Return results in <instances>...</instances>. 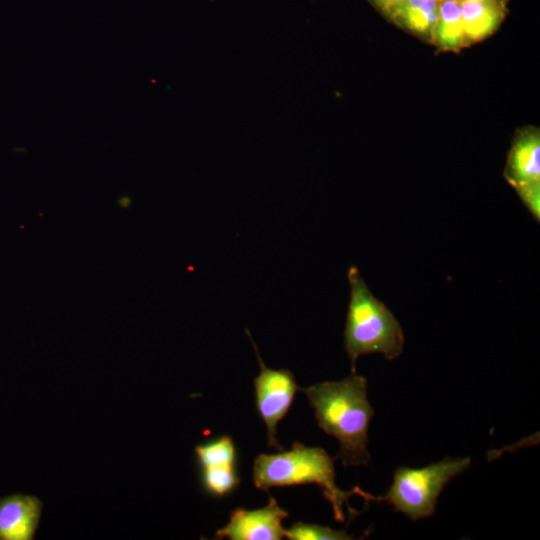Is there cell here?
<instances>
[{"instance_id": "obj_1", "label": "cell", "mask_w": 540, "mask_h": 540, "mask_svg": "<svg viewBox=\"0 0 540 540\" xmlns=\"http://www.w3.org/2000/svg\"><path fill=\"white\" fill-rule=\"evenodd\" d=\"M299 390L307 396L318 426L339 442L337 458L343 465H368V429L374 410L368 400L366 378L352 373L339 381Z\"/></svg>"}, {"instance_id": "obj_2", "label": "cell", "mask_w": 540, "mask_h": 540, "mask_svg": "<svg viewBox=\"0 0 540 540\" xmlns=\"http://www.w3.org/2000/svg\"><path fill=\"white\" fill-rule=\"evenodd\" d=\"M253 482L256 488L265 491L273 487L317 484L330 502L338 522L345 521L344 505L351 517L357 514L348 502L352 495L358 494L367 502L380 501V496L368 494L359 487L351 491L339 489L335 482L334 459L320 447L300 443H294L288 451L258 455L253 464Z\"/></svg>"}, {"instance_id": "obj_3", "label": "cell", "mask_w": 540, "mask_h": 540, "mask_svg": "<svg viewBox=\"0 0 540 540\" xmlns=\"http://www.w3.org/2000/svg\"><path fill=\"white\" fill-rule=\"evenodd\" d=\"M350 300L344 329V348L355 373L357 359L380 353L387 360L401 355L404 346L402 327L390 309L377 299L356 266L347 272Z\"/></svg>"}, {"instance_id": "obj_4", "label": "cell", "mask_w": 540, "mask_h": 540, "mask_svg": "<svg viewBox=\"0 0 540 540\" xmlns=\"http://www.w3.org/2000/svg\"><path fill=\"white\" fill-rule=\"evenodd\" d=\"M471 464L469 457L451 458L431 463L423 468L398 467L393 481L380 501L393 506L412 521L430 517L444 487Z\"/></svg>"}, {"instance_id": "obj_5", "label": "cell", "mask_w": 540, "mask_h": 540, "mask_svg": "<svg viewBox=\"0 0 540 540\" xmlns=\"http://www.w3.org/2000/svg\"><path fill=\"white\" fill-rule=\"evenodd\" d=\"M255 349L260 372L254 379L257 410L267 428L268 445L283 451L277 440V425L287 414L293 398L299 390L295 376L288 369L268 368L261 358L258 348L246 329Z\"/></svg>"}, {"instance_id": "obj_6", "label": "cell", "mask_w": 540, "mask_h": 540, "mask_svg": "<svg viewBox=\"0 0 540 540\" xmlns=\"http://www.w3.org/2000/svg\"><path fill=\"white\" fill-rule=\"evenodd\" d=\"M288 512L273 497L259 509H235L229 522L216 532V538L231 540H280L284 537L282 521Z\"/></svg>"}, {"instance_id": "obj_7", "label": "cell", "mask_w": 540, "mask_h": 540, "mask_svg": "<svg viewBox=\"0 0 540 540\" xmlns=\"http://www.w3.org/2000/svg\"><path fill=\"white\" fill-rule=\"evenodd\" d=\"M42 501L15 493L0 497V540H32L42 513Z\"/></svg>"}, {"instance_id": "obj_8", "label": "cell", "mask_w": 540, "mask_h": 540, "mask_svg": "<svg viewBox=\"0 0 540 540\" xmlns=\"http://www.w3.org/2000/svg\"><path fill=\"white\" fill-rule=\"evenodd\" d=\"M503 175L513 186L540 181V131L525 126L516 131Z\"/></svg>"}, {"instance_id": "obj_9", "label": "cell", "mask_w": 540, "mask_h": 540, "mask_svg": "<svg viewBox=\"0 0 540 540\" xmlns=\"http://www.w3.org/2000/svg\"><path fill=\"white\" fill-rule=\"evenodd\" d=\"M461 3L465 47L491 36L505 19L507 3L468 0Z\"/></svg>"}, {"instance_id": "obj_10", "label": "cell", "mask_w": 540, "mask_h": 540, "mask_svg": "<svg viewBox=\"0 0 540 540\" xmlns=\"http://www.w3.org/2000/svg\"><path fill=\"white\" fill-rule=\"evenodd\" d=\"M442 0H403L387 17L394 25L431 44Z\"/></svg>"}, {"instance_id": "obj_11", "label": "cell", "mask_w": 540, "mask_h": 540, "mask_svg": "<svg viewBox=\"0 0 540 540\" xmlns=\"http://www.w3.org/2000/svg\"><path fill=\"white\" fill-rule=\"evenodd\" d=\"M439 52H458L465 48V36L458 0H442L431 40Z\"/></svg>"}, {"instance_id": "obj_12", "label": "cell", "mask_w": 540, "mask_h": 540, "mask_svg": "<svg viewBox=\"0 0 540 540\" xmlns=\"http://www.w3.org/2000/svg\"><path fill=\"white\" fill-rule=\"evenodd\" d=\"M195 454L201 468L213 466H235L236 450L229 436H222L213 441L195 447Z\"/></svg>"}, {"instance_id": "obj_13", "label": "cell", "mask_w": 540, "mask_h": 540, "mask_svg": "<svg viewBox=\"0 0 540 540\" xmlns=\"http://www.w3.org/2000/svg\"><path fill=\"white\" fill-rule=\"evenodd\" d=\"M201 481L207 493L223 497L240 483L235 466H213L201 468Z\"/></svg>"}, {"instance_id": "obj_14", "label": "cell", "mask_w": 540, "mask_h": 540, "mask_svg": "<svg viewBox=\"0 0 540 540\" xmlns=\"http://www.w3.org/2000/svg\"><path fill=\"white\" fill-rule=\"evenodd\" d=\"M284 536L290 540H350L353 536L345 530H333L328 526L297 522L284 529Z\"/></svg>"}, {"instance_id": "obj_15", "label": "cell", "mask_w": 540, "mask_h": 540, "mask_svg": "<svg viewBox=\"0 0 540 540\" xmlns=\"http://www.w3.org/2000/svg\"><path fill=\"white\" fill-rule=\"evenodd\" d=\"M520 199L533 215L540 220V181L530 182L514 187Z\"/></svg>"}, {"instance_id": "obj_16", "label": "cell", "mask_w": 540, "mask_h": 540, "mask_svg": "<svg viewBox=\"0 0 540 540\" xmlns=\"http://www.w3.org/2000/svg\"><path fill=\"white\" fill-rule=\"evenodd\" d=\"M370 3L377 9L384 17H388L390 13L403 1V0H369Z\"/></svg>"}, {"instance_id": "obj_17", "label": "cell", "mask_w": 540, "mask_h": 540, "mask_svg": "<svg viewBox=\"0 0 540 540\" xmlns=\"http://www.w3.org/2000/svg\"><path fill=\"white\" fill-rule=\"evenodd\" d=\"M130 199L128 197H122L119 200V205L123 208H127L130 205Z\"/></svg>"}, {"instance_id": "obj_18", "label": "cell", "mask_w": 540, "mask_h": 540, "mask_svg": "<svg viewBox=\"0 0 540 540\" xmlns=\"http://www.w3.org/2000/svg\"><path fill=\"white\" fill-rule=\"evenodd\" d=\"M459 2L468 1V0H458ZM486 1H495V2H502L507 3L508 0H486Z\"/></svg>"}]
</instances>
